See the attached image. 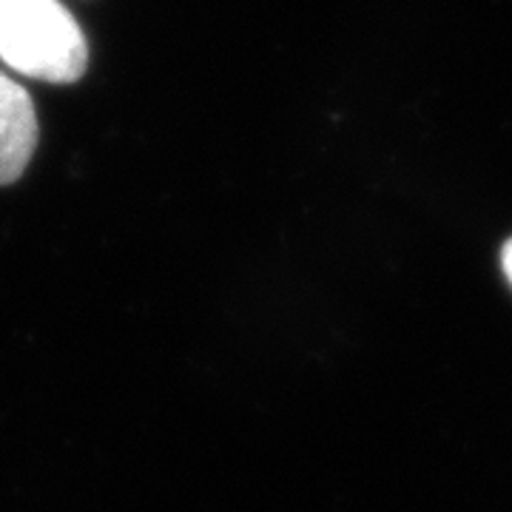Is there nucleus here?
<instances>
[{
    "mask_svg": "<svg viewBox=\"0 0 512 512\" xmlns=\"http://www.w3.org/2000/svg\"><path fill=\"white\" fill-rule=\"evenodd\" d=\"M0 60L35 80L74 83L89 43L60 0H0Z\"/></svg>",
    "mask_w": 512,
    "mask_h": 512,
    "instance_id": "1",
    "label": "nucleus"
},
{
    "mask_svg": "<svg viewBox=\"0 0 512 512\" xmlns=\"http://www.w3.org/2000/svg\"><path fill=\"white\" fill-rule=\"evenodd\" d=\"M37 146V117L29 92L0 72V185L26 171Z\"/></svg>",
    "mask_w": 512,
    "mask_h": 512,
    "instance_id": "2",
    "label": "nucleus"
},
{
    "mask_svg": "<svg viewBox=\"0 0 512 512\" xmlns=\"http://www.w3.org/2000/svg\"><path fill=\"white\" fill-rule=\"evenodd\" d=\"M501 268H504V274H507L512 285V239H507L504 248H501Z\"/></svg>",
    "mask_w": 512,
    "mask_h": 512,
    "instance_id": "3",
    "label": "nucleus"
}]
</instances>
